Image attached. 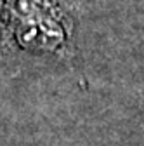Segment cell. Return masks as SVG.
Masks as SVG:
<instances>
[{"label":"cell","instance_id":"6da1fadb","mask_svg":"<svg viewBox=\"0 0 144 146\" xmlns=\"http://www.w3.org/2000/svg\"><path fill=\"white\" fill-rule=\"evenodd\" d=\"M17 38L24 47H50L59 40V33L38 17L24 16L17 26Z\"/></svg>","mask_w":144,"mask_h":146},{"label":"cell","instance_id":"7a4b0ae2","mask_svg":"<svg viewBox=\"0 0 144 146\" xmlns=\"http://www.w3.org/2000/svg\"><path fill=\"white\" fill-rule=\"evenodd\" d=\"M0 4H2V0H0Z\"/></svg>","mask_w":144,"mask_h":146}]
</instances>
